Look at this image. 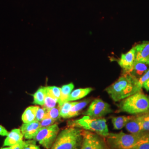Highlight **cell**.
I'll return each mask as SVG.
<instances>
[{"label":"cell","mask_w":149,"mask_h":149,"mask_svg":"<svg viewBox=\"0 0 149 149\" xmlns=\"http://www.w3.org/2000/svg\"><path fill=\"white\" fill-rule=\"evenodd\" d=\"M56 121L53 119L48 117H45L43 120L40 122V128H45L48 127L50 125H53L55 124Z\"/></svg>","instance_id":"4316f807"},{"label":"cell","mask_w":149,"mask_h":149,"mask_svg":"<svg viewBox=\"0 0 149 149\" xmlns=\"http://www.w3.org/2000/svg\"><path fill=\"white\" fill-rule=\"evenodd\" d=\"M125 127L132 134L140 135L145 133L136 117H132L131 119L126 124Z\"/></svg>","instance_id":"4fadbf2b"},{"label":"cell","mask_w":149,"mask_h":149,"mask_svg":"<svg viewBox=\"0 0 149 149\" xmlns=\"http://www.w3.org/2000/svg\"><path fill=\"white\" fill-rule=\"evenodd\" d=\"M82 131L74 127L65 129L58 135L50 149H79L82 143Z\"/></svg>","instance_id":"7a4b0ae2"},{"label":"cell","mask_w":149,"mask_h":149,"mask_svg":"<svg viewBox=\"0 0 149 149\" xmlns=\"http://www.w3.org/2000/svg\"><path fill=\"white\" fill-rule=\"evenodd\" d=\"M74 88V85L73 83H70L69 84L65 85L61 87V95L58 102L59 106H61L64 103L68 102V98Z\"/></svg>","instance_id":"2e32d148"},{"label":"cell","mask_w":149,"mask_h":149,"mask_svg":"<svg viewBox=\"0 0 149 149\" xmlns=\"http://www.w3.org/2000/svg\"><path fill=\"white\" fill-rule=\"evenodd\" d=\"M130 116H120L113 117L112 122L114 128L117 130H119L124 127L128 121L131 119Z\"/></svg>","instance_id":"ffe728a7"},{"label":"cell","mask_w":149,"mask_h":149,"mask_svg":"<svg viewBox=\"0 0 149 149\" xmlns=\"http://www.w3.org/2000/svg\"><path fill=\"white\" fill-rule=\"evenodd\" d=\"M45 98V87H40L33 95V102L34 104L43 106Z\"/></svg>","instance_id":"d6986e66"},{"label":"cell","mask_w":149,"mask_h":149,"mask_svg":"<svg viewBox=\"0 0 149 149\" xmlns=\"http://www.w3.org/2000/svg\"><path fill=\"white\" fill-rule=\"evenodd\" d=\"M8 133H9L6 129L5 128L0 125V135L2 136H6L8 135Z\"/></svg>","instance_id":"1f68e13d"},{"label":"cell","mask_w":149,"mask_h":149,"mask_svg":"<svg viewBox=\"0 0 149 149\" xmlns=\"http://www.w3.org/2000/svg\"><path fill=\"white\" fill-rule=\"evenodd\" d=\"M68 126V127L82 128L103 137H107L109 134L106 120L102 118H96L85 116L79 119L69 121Z\"/></svg>","instance_id":"277c9868"},{"label":"cell","mask_w":149,"mask_h":149,"mask_svg":"<svg viewBox=\"0 0 149 149\" xmlns=\"http://www.w3.org/2000/svg\"><path fill=\"white\" fill-rule=\"evenodd\" d=\"M92 91L93 88L91 87L81 88L72 91L70 95L68 101H74L84 98L89 93H90Z\"/></svg>","instance_id":"5bb4252c"},{"label":"cell","mask_w":149,"mask_h":149,"mask_svg":"<svg viewBox=\"0 0 149 149\" xmlns=\"http://www.w3.org/2000/svg\"><path fill=\"white\" fill-rule=\"evenodd\" d=\"M88 100H84L81 102H74V104L71 108L68 118L74 117L79 115V113L82 110L88 103Z\"/></svg>","instance_id":"ac0fdd59"},{"label":"cell","mask_w":149,"mask_h":149,"mask_svg":"<svg viewBox=\"0 0 149 149\" xmlns=\"http://www.w3.org/2000/svg\"><path fill=\"white\" fill-rule=\"evenodd\" d=\"M149 79V69L145 72V73L141 77H140L139 79L138 80V85L139 87L142 89L143 86L144 84V83L145 82H146Z\"/></svg>","instance_id":"f1b7e54d"},{"label":"cell","mask_w":149,"mask_h":149,"mask_svg":"<svg viewBox=\"0 0 149 149\" xmlns=\"http://www.w3.org/2000/svg\"><path fill=\"white\" fill-rule=\"evenodd\" d=\"M135 61L149 65V42L144 41L135 46Z\"/></svg>","instance_id":"8fae6325"},{"label":"cell","mask_w":149,"mask_h":149,"mask_svg":"<svg viewBox=\"0 0 149 149\" xmlns=\"http://www.w3.org/2000/svg\"><path fill=\"white\" fill-rule=\"evenodd\" d=\"M143 87L144 88L145 90L146 91H149V79L146 82H145V83H144V85H143Z\"/></svg>","instance_id":"d6a6232c"},{"label":"cell","mask_w":149,"mask_h":149,"mask_svg":"<svg viewBox=\"0 0 149 149\" xmlns=\"http://www.w3.org/2000/svg\"><path fill=\"white\" fill-rule=\"evenodd\" d=\"M112 112L110 105L101 99H95L92 102L89 108L85 112L86 116L91 117L102 118Z\"/></svg>","instance_id":"52a82bcc"},{"label":"cell","mask_w":149,"mask_h":149,"mask_svg":"<svg viewBox=\"0 0 149 149\" xmlns=\"http://www.w3.org/2000/svg\"><path fill=\"white\" fill-rule=\"evenodd\" d=\"M45 117L50 118L54 120H55V121L58 120L61 118L60 114L59 107H54L49 110H47L46 114H45Z\"/></svg>","instance_id":"484cf974"},{"label":"cell","mask_w":149,"mask_h":149,"mask_svg":"<svg viewBox=\"0 0 149 149\" xmlns=\"http://www.w3.org/2000/svg\"><path fill=\"white\" fill-rule=\"evenodd\" d=\"M23 134L21 129H14L8 133L3 143V146H12L23 141Z\"/></svg>","instance_id":"7c38bea8"},{"label":"cell","mask_w":149,"mask_h":149,"mask_svg":"<svg viewBox=\"0 0 149 149\" xmlns=\"http://www.w3.org/2000/svg\"><path fill=\"white\" fill-rule=\"evenodd\" d=\"M22 149H40L36 145L35 140H28L26 141V145Z\"/></svg>","instance_id":"f546056e"},{"label":"cell","mask_w":149,"mask_h":149,"mask_svg":"<svg viewBox=\"0 0 149 149\" xmlns=\"http://www.w3.org/2000/svg\"><path fill=\"white\" fill-rule=\"evenodd\" d=\"M136 117L144 132H149V111Z\"/></svg>","instance_id":"44dd1931"},{"label":"cell","mask_w":149,"mask_h":149,"mask_svg":"<svg viewBox=\"0 0 149 149\" xmlns=\"http://www.w3.org/2000/svg\"><path fill=\"white\" fill-rule=\"evenodd\" d=\"M12 146H8V147H7V148H1V149H12Z\"/></svg>","instance_id":"836d02e7"},{"label":"cell","mask_w":149,"mask_h":149,"mask_svg":"<svg viewBox=\"0 0 149 149\" xmlns=\"http://www.w3.org/2000/svg\"><path fill=\"white\" fill-rule=\"evenodd\" d=\"M39 107L32 106L27 108L22 116V120L23 123L32 122L36 120V114Z\"/></svg>","instance_id":"9a60e30c"},{"label":"cell","mask_w":149,"mask_h":149,"mask_svg":"<svg viewBox=\"0 0 149 149\" xmlns=\"http://www.w3.org/2000/svg\"><path fill=\"white\" fill-rule=\"evenodd\" d=\"M25 145H26V141H22L20 143L13 146L12 149H22Z\"/></svg>","instance_id":"4dcf8cb0"},{"label":"cell","mask_w":149,"mask_h":149,"mask_svg":"<svg viewBox=\"0 0 149 149\" xmlns=\"http://www.w3.org/2000/svg\"><path fill=\"white\" fill-rule=\"evenodd\" d=\"M83 140L80 149H107L104 141L98 134L88 131H82Z\"/></svg>","instance_id":"ba28073f"},{"label":"cell","mask_w":149,"mask_h":149,"mask_svg":"<svg viewBox=\"0 0 149 149\" xmlns=\"http://www.w3.org/2000/svg\"><path fill=\"white\" fill-rule=\"evenodd\" d=\"M40 129V122L35 120L32 122L23 123L21 127L22 133L28 140L33 139Z\"/></svg>","instance_id":"30bf717a"},{"label":"cell","mask_w":149,"mask_h":149,"mask_svg":"<svg viewBox=\"0 0 149 149\" xmlns=\"http://www.w3.org/2000/svg\"><path fill=\"white\" fill-rule=\"evenodd\" d=\"M135 59L136 50L135 47L127 53L122 54L120 58L118 60V64L123 69V73H130L132 71Z\"/></svg>","instance_id":"9c48e42d"},{"label":"cell","mask_w":149,"mask_h":149,"mask_svg":"<svg viewBox=\"0 0 149 149\" xmlns=\"http://www.w3.org/2000/svg\"><path fill=\"white\" fill-rule=\"evenodd\" d=\"M46 112L47 110L44 108H39L36 114V120L40 122L45 117Z\"/></svg>","instance_id":"83f0119b"},{"label":"cell","mask_w":149,"mask_h":149,"mask_svg":"<svg viewBox=\"0 0 149 149\" xmlns=\"http://www.w3.org/2000/svg\"><path fill=\"white\" fill-rule=\"evenodd\" d=\"M45 93L56 99L58 102L61 95V88L56 86L45 87Z\"/></svg>","instance_id":"cb8c5ba5"},{"label":"cell","mask_w":149,"mask_h":149,"mask_svg":"<svg viewBox=\"0 0 149 149\" xmlns=\"http://www.w3.org/2000/svg\"><path fill=\"white\" fill-rule=\"evenodd\" d=\"M138 80L130 73H123L106 91L113 101H122L141 90L139 86Z\"/></svg>","instance_id":"6da1fadb"},{"label":"cell","mask_w":149,"mask_h":149,"mask_svg":"<svg viewBox=\"0 0 149 149\" xmlns=\"http://www.w3.org/2000/svg\"><path fill=\"white\" fill-rule=\"evenodd\" d=\"M59 132L58 125L55 123L48 127L40 128L33 139L45 149H50L57 138Z\"/></svg>","instance_id":"8992f818"},{"label":"cell","mask_w":149,"mask_h":149,"mask_svg":"<svg viewBox=\"0 0 149 149\" xmlns=\"http://www.w3.org/2000/svg\"><path fill=\"white\" fill-rule=\"evenodd\" d=\"M58 101L52 96L49 95L45 93V98L44 101V104L43 105V108L46 110H49L53 108L56 107Z\"/></svg>","instance_id":"d4e9b609"},{"label":"cell","mask_w":149,"mask_h":149,"mask_svg":"<svg viewBox=\"0 0 149 149\" xmlns=\"http://www.w3.org/2000/svg\"><path fill=\"white\" fill-rule=\"evenodd\" d=\"M143 135L127 134L122 132L119 133H109L107 140L108 144L114 149H132Z\"/></svg>","instance_id":"5b68a950"},{"label":"cell","mask_w":149,"mask_h":149,"mask_svg":"<svg viewBox=\"0 0 149 149\" xmlns=\"http://www.w3.org/2000/svg\"><path fill=\"white\" fill-rule=\"evenodd\" d=\"M148 65H149L148 64L135 61L133 69L130 73L138 79H139L148 70Z\"/></svg>","instance_id":"e0dca14e"},{"label":"cell","mask_w":149,"mask_h":149,"mask_svg":"<svg viewBox=\"0 0 149 149\" xmlns=\"http://www.w3.org/2000/svg\"><path fill=\"white\" fill-rule=\"evenodd\" d=\"M132 149H149V134H143Z\"/></svg>","instance_id":"7402d4cb"},{"label":"cell","mask_w":149,"mask_h":149,"mask_svg":"<svg viewBox=\"0 0 149 149\" xmlns=\"http://www.w3.org/2000/svg\"><path fill=\"white\" fill-rule=\"evenodd\" d=\"M74 102H66L64 103L61 106H59L60 114L61 117L63 118H68V116L71 107L73 106Z\"/></svg>","instance_id":"603a6c76"},{"label":"cell","mask_w":149,"mask_h":149,"mask_svg":"<svg viewBox=\"0 0 149 149\" xmlns=\"http://www.w3.org/2000/svg\"><path fill=\"white\" fill-rule=\"evenodd\" d=\"M119 111L130 114H140L149 111V96L140 91L123 100Z\"/></svg>","instance_id":"3957f363"}]
</instances>
